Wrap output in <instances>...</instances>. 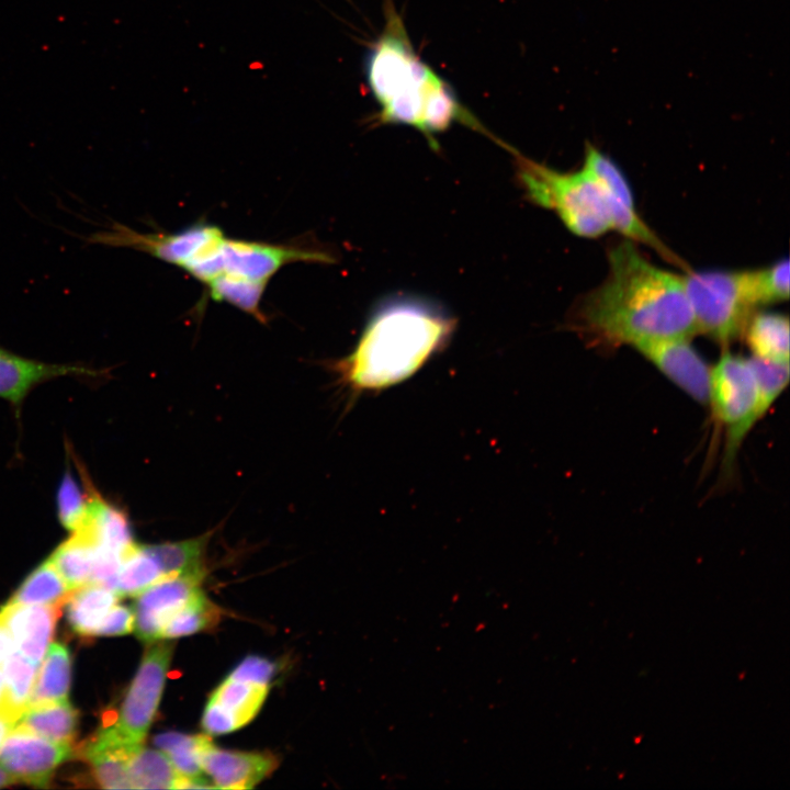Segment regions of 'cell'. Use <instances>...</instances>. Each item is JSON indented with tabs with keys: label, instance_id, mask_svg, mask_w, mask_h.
<instances>
[{
	"label": "cell",
	"instance_id": "d4e9b609",
	"mask_svg": "<svg viewBox=\"0 0 790 790\" xmlns=\"http://www.w3.org/2000/svg\"><path fill=\"white\" fill-rule=\"evenodd\" d=\"M49 560L71 590L90 584L94 545L84 533H71V537L55 550Z\"/></svg>",
	"mask_w": 790,
	"mask_h": 790
},
{
	"label": "cell",
	"instance_id": "83f0119b",
	"mask_svg": "<svg viewBox=\"0 0 790 790\" xmlns=\"http://www.w3.org/2000/svg\"><path fill=\"white\" fill-rule=\"evenodd\" d=\"M212 532L183 541L146 545L163 577L205 569L203 556Z\"/></svg>",
	"mask_w": 790,
	"mask_h": 790
},
{
	"label": "cell",
	"instance_id": "6da1fadb",
	"mask_svg": "<svg viewBox=\"0 0 790 790\" xmlns=\"http://www.w3.org/2000/svg\"><path fill=\"white\" fill-rule=\"evenodd\" d=\"M608 262L606 280L579 307L588 330L607 342L633 347L698 332L682 276L651 263L629 241L612 247Z\"/></svg>",
	"mask_w": 790,
	"mask_h": 790
},
{
	"label": "cell",
	"instance_id": "2e32d148",
	"mask_svg": "<svg viewBox=\"0 0 790 790\" xmlns=\"http://www.w3.org/2000/svg\"><path fill=\"white\" fill-rule=\"evenodd\" d=\"M98 371L80 365L46 363L0 348V397L21 405L37 384L66 375H93Z\"/></svg>",
	"mask_w": 790,
	"mask_h": 790
},
{
	"label": "cell",
	"instance_id": "7c38bea8",
	"mask_svg": "<svg viewBox=\"0 0 790 790\" xmlns=\"http://www.w3.org/2000/svg\"><path fill=\"white\" fill-rule=\"evenodd\" d=\"M647 361L696 402H709L711 368L689 338H670L634 346Z\"/></svg>",
	"mask_w": 790,
	"mask_h": 790
},
{
	"label": "cell",
	"instance_id": "52a82bcc",
	"mask_svg": "<svg viewBox=\"0 0 790 790\" xmlns=\"http://www.w3.org/2000/svg\"><path fill=\"white\" fill-rule=\"evenodd\" d=\"M296 261L332 262V258L324 251L296 246L224 237L215 248L188 268L187 272L204 283L219 274L268 283L280 268Z\"/></svg>",
	"mask_w": 790,
	"mask_h": 790
},
{
	"label": "cell",
	"instance_id": "836d02e7",
	"mask_svg": "<svg viewBox=\"0 0 790 790\" xmlns=\"http://www.w3.org/2000/svg\"><path fill=\"white\" fill-rule=\"evenodd\" d=\"M749 361L757 384L759 415L763 417L789 383V363L772 362L755 357L749 358Z\"/></svg>",
	"mask_w": 790,
	"mask_h": 790
},
{
	"label": "cell",
	"instance_id": "cb8c5ba5",
	"mask_svg": "<svg viewBox=\"0 0 790 790\" xmlns=\"http://www.w3.org/2000/svg\"><path fill=\"white\" fill-rule=\"evenodd\" d=\"M71 591L53 562L48 558L27 576L8 603L60 607L65 605Z\"/></svg>",
	"mask_w": 790,
	"mask_h": 790
},
{
	"label": "cell",
	"instance_id": "5bb4252c",
	"mask_svg": "<svg viewBox=\"0 0 790 790\" xmlns=\"http://www.w3.org/2000/svg\"><path fill=\"white\" fill-rule=\"evenodd\" d=\"M200 765L215 788L240 790L251 789L269 776L278 759L270 754L221 749L211 741L201 753Z\"/></svg>",
	"mask_w": 790,
	"mask_h": 790
},
{
	"label": "cell",
	"instance_id": "4316f807",
	"mask_svg": "<svg viewBox=\"0 0 790 790\" xmlns=\"http://www.w3.org/2000/svg\"><path fill=\"white\" fill-rule=\"evenodd\" d=\"M36 665L14 647L4 661L1 707L18 721L27 708L36 676Z\"/></svg>",
	"mask_w": 790,
	"mask_h": 790
},
{
	"label": "cell",
	"instance_id": "277c9868",
	"mask_svg": "<svg viewBox=\"0 0 790 790\" xmlns=\"http://www.w3.org/2000/svg\"><path fill=\"white\" fill-rule=\"evenodd\" d=\"M517 177L529 201L554 211L564 225L580 237H597L611 229L603 192L583 167L561 172L512 153Z\"/></svg>",
	"mask_w": 790,
	"mask_h": 790
},
{
	"label": "cell",
	"instance_id": "5b68a950",
	"mask_svg": "<svg viewBox=\"0 0 790 790\" xmlns=\"http://www.w3.org/2000/svg\"><path fill=\"white\" fill-rule=\"evenodd\" d=\"M698 332L727 345L744 334L759 305L754 271H708L682 275Z\"/></svg>",
	"mask_w": 790,
	"mask_h": 790
},
{
	"label": "cell",
	"instance_id": "1f68e13d",
	"mask_svg": "<svg viewBox=\"0 0 790 790\" xmlns=\"http://www.w3.org/2000/svg\"><path fill=\"white\" fill-rule=\"evenodd\" d=\"M154 742L169 757L179 775L183 777L202 776L200 756L203 748L211 742L210 736L167 732L157 735Z\"/></svg>",
	"mask_w": 790,
	"mask_h": 790
},
{
	"label": "cell",
	"instance_id": "ba28073f",
	"mask_svg": "<svg viewBox=\"0 0 790 790\" xmlns=\"http://www.w3.org/2000/svg\"><path fill=\"white\" fill-rule=\"evenodd\" d=\"M172 645L157 643L145 653L124 698L120 714L110 725L128 745L140 747L156 715L163 690Z\"/></svg>",
	"mask_w": 790,
	"mask_h": 790
},
{
	"label": "cell",
	"instance_id": "9c48e42d",
	"mask_svg": "<svg viewBox=\"0 0 790 790\" xmlns=\"http://www.w3.org/2000/svg\"><path fill=\"white\" fill-rule=\"evenodd\" d=\"M223 237L218 227L203 223L173 234H143L114 223L108 229L91 234L87 240L109 247L133 248L184 269Z\"/></svg>",
	"mask_w": 790,
	"mask_h": 790
},
{
	"label": "cell",
	"instance_id": "603a6c76",
	"mask_svg": "<svg viewBox=\"0 0 790 790\" xmlns=\"http://www.w3.org/2000/svg\"><path fill=\"white\" fill-rule=\"evenodd\" d=\"M69 685V652L60 643L49 644L35 676L27 707L67 700Z\"/></svg>",
	"mask_w": 790,
	"mask_h": 790
},
{
	"label": "cell",
	"instance_id": "74e56055",
	"mask_svg": "<svg viewBox=\"0 0 790 790\" xmlns=\"http://www.w3.org/2000/svg\"><path fill=\"white\" fill-rule=\"evenodd\" d=\"M18 719L0 704V747L8 733L15 726Z\"/></svg>",
	"mask_w": 790,
	"mask_h": 790
},
{
	"label": "cell",
	"instance_id": "3957f363",
	"mask_svg": "<svg viewBox=\"0 0 790 790\" xmlns=\"http://www.w3.org/2000/svg\"><path fill=\"white\" fill-rule=\"evenodd\" d=\"M454 329V317L432 301L406 295L387 298L374 308L352 352L336 370L356 392L388 388L443 350Z\"/></svg>",
	"mask_w": 790,
	"mask_h": 790
},
{
	"label": "cell",
	"instance_id": "7a4b0ae2",
	"mask_svg": "<svg viewBox=\"0 0 790 790\" xmlns=\"http://www.w3.org/2000/svg\"><path fill=\"white\" fill-rule=\"evenodd\" d=\"M384 12V27L364 59L366 83L379 105L376 122L414 127L433 149L439 148L437 134L461 123L507 149L460 102L449 82L416 54L392 0H385Z\"/></svg>",
	"mask_w": 790,
	"mask_h": 790
},
{
	"label": "cell",
	"instance_id": "ab89813d",
	"mask_svg": "<svg viewBox=\"0 0 790 790\" xmlns=\"http://www.w3.org/2000/svg\"><path fill=\"white\" fill-rule=\"evenodd\" d=\"M13 781L15 780L0 767V788L9 786Z\"/></svg>",
	"mask_w": 790,
	"mask_h": 790
},
{
	"label": "cell",
	"instance_id": "30bf717a",
	"mask_svg": "<svg viewBox=\"0 0 790 790\" xmlns=\"http://www.w3.org/2000/svg\"><path fill=\"white\" fill-rule=\"evenodd\" d=\"M583 167L595 178L603 192L611 229L634 241L648 245L667 259L675 260V255L637 215L632 191L618 166L598 148L586 143Z\"/></svg>",
	"mask_w": 790,
	"mask_h": 790
},
{
	"label": "cell",
	"instance_id": "4fadbf2b",
	"mask_svg": "<svg viewBox=\"0 0 790 790\" xmlns=\"http://www.w3.org/2000/svg\"><path fill=\"white\" fill-rule=\"evenodd\" d=\"M205 569L163 577L137 595L135 631L145 642L159 640L165 622L200 590Z\"/></svg>",
	"mask_w": 790,
	"mask_h": 790
},
{
	"label": "cell",
	"instance_id": "ffe728a7",
	"mask_svg": "<svg viewBox=\"0 0 790 790\" xmlns=\"http://www.w3.org/2000/svg\"><path fill=\"white\" fill-rule=\"evenodd\" d=\"M119 598L115 590L97 584L74 589L65 602L71 629L81 636L94 635L95 629Z\"/></svg>",
	"mask_w": 790,
	"mask_h": 790
},
{
	"label": "cell",
	"instance_id": "60d3db41",
	"mask_svg": "<svg viewBox=\"0 0 790 790\" xmlns=\"http://www.w3.org/2000/svg\"><path fill=\"white\" fill-rule=\"evenodd\" d=\"M2 690H3V665L0 666V704H1V699H2Z\"/></svg>",
	"mask_w": 790,
	"mask_h": 790
},
{
	"label": "cell",
	"instance_id": "8992f818",
	"mask_svg": "<svg viewBox=\"0 0 790 790\" xmlns=\"http://www.w3.org/2000/svg\"><path fill=\"white\" fill-rule=\"evenodd\" d=\"M725 431L722 467L731 470L738 449L760 419L758 391L749 359L725 351L711 368L709 402Z\"/></svg>",
	"mask_w": 790,
	"mask_h": 790
},
{
	"label": "cell",
	"instance_id": "f1b7e54d",
	"mask_svg": "<svg viewBox=\"0 0 790 790\" xmlns=\"http://www.w3.org/2000/svg\"><path fill=\"white\" fill-rule=\"evenodd\" d=\"M161 578V569L147 546L135 543L123 557L115 591L120 597L137 596Z\"/></svg>",
	"mask_w": 790,
	"mask_h": 790
},
{
	"label": "cell",
	"instance_id": "ac0fdd59",
	"mask_svg": "<svg viewBox=\"0 0 790 790\" xmlns=\"http://www.w3.org/2000/svg\"><path fill=\"white\" fill-rule=\"evenodd\" d=\"M78 532L84 533L95 548L123 557L135 544L131 523L124 511L105 501L94 490L87 523Z\"/></svg>",
	"mask_w": 790,
	"mask_h": 790
},
{
	"label": "cell",
	"instance_id": "f35d334b",
	"mask_svg": "<svg viewBox=\"0 0 790 790\" xmlns=\"http://www.w3.org/2000/svg\"><path fill=\"white\" fill-rule=\"evenodd\" d=\"M12 647L13 642L11 636L7 629L0 623V666L3 665Z\"/></svg>",
	"mask_w": 790,
	"mask_h": 790
},
{
	"label": "cell",
	"instance_id": "4dcf8cb0",
	"mask_svg": "<svg viewBox=\"0 0 790 790\" xmlns=\"http://www.w3.org/2000/svg\"><path fill=\"white\" fill-rule=\"evenodd\" d=\"M219 619V609L202 591L193 596L162 625L159 640L190 635L211 628Z\"/></svg>",
	"mask_w": 790,
	"mask_h": 790
},
{
	"label": "cell",
	"instance_id": "f546056e",
	"mask_svg": "<svg viewBox=\"0 0 790 790\" xmlns=\"http://www.w3.org/2000/svg\"><path fill=\"white\" fill-rule=\"evenodd\" d=\"M214 301L227 302L263 321L260 302L267 283L232 274H219L205 283Z\"/></svg>",
	"mask_w": 790,
	"mask_h": 790
},
{
	"label": "cell",
	"instance_id": "9a60e30c",
	"mask_svg": "<svg viewBox=\"0 0 790 790\" xmlns=\"http://www.w3.org/2000/svg\"><path fill=\"white\" fill-rule=\"evenodd\" d=\"M59 606L5 603L0 609V623L9 632L13 647L22 655L38 664L44 657L57 619Z\"/></svg>",
	"mask_w": 790,
	"mask_h": 790
},
{
	"label": "cell",
	"instance_id": "44dd1931",
	"mask_svg": "<svg viewBox=\"0 0 790 790\" xmlns=\"http://www.w3.org/2000/svg\"><path fill=\"white\" fill-rule=\"evenodd\" d=\"M753 357L789 363V319L777 313H759L751 317L744 330Z\"/></svg>",
	"mask_w": 790,
	"mask_h": 790
},
{
	"label": "cell",
	"instance_id": "e0dca14e",
	"mask_svg": "<svg viewBox=\"0 0 790 790\" xmlns=\"http://www.w3.org/2000/svg\"><path fill=\"white\" fill-rule=\"evenodd\" d=\"M138 748L123 742L108 724L81 747V756L90 764L102 788L132 789L128 760Z\"/></svg>",
	"mask_w": 790,
	"mask_h": 790
},
{
	"label": "cell",
	"instance_id": "d6986e66",
	"mask_svg": "<svg viewBox=\"0 0 790 790\" xmlns=\"http://www.w3.org/2000/svg\"><path fill=\"white\" fill-rule=\"evenodd\" d=\"M268 691V685L227 677L212 693L208 702L224 713L235 731L255 718Z\"/></svg>",
	"mask_w": 790,
	"mask_h": 790
},
{
	"label": "cell",
	"instance_id": "8fae6325",
	"mask_svg": "<svg viewBox=\"0 0 790 790\" xmlns=\"http://www.w3.org/2000/svg\"><path fill=\"white\" fill-rule=\"evenodd\" d=\"M71 755V746L14 726L0 747V767L15 781L44 788L54 770Z\"/></svg>",
	"mask_w": 790,
	"mask_h": 790
},
{
	"label": "cell",
	"instance_id": "e575fe53",
	"mask_svg": "<svg viewBox=\"0 0 790 790\" xmlns=\"http://www.w3.org/2000/svg\"><path fill=\"white\" fill-rule=\"evenodd\" d=\"M789 261L783 259L777 263L754 271L758 304L774 303L789 297Z\"/></svg>",
	"mask_w": 790,
	"mask_h": 790
},
{
	"label": "cell",
	"instance_id": "484cf974",
	"mask_svg": "<svg viewBox=\"0 0 790 790\" xmlns=\"http://www.w3.org/2000/svg\"><path fill=\"white\" fill-rule=\"evenodd\" d=\"M133 789H177L180 775L160 749L140 746L128 760Z\"/></svg>",
	"mask_w": 790,
	"mask_h": 790
},
{
	"label": "cell",
	"instance_id": "d6a6232c",
	"mask_svg": "<svg viewBox=\"0 0 790 790\" xmlns=\"http://www.w3.org/2000/svg\"><path fill=\"white\" fill-rule=\"evenodd\" d=\"M93 490L83 493L77 481L66 473L57 493L58 518L71 533L82 530L87 523Z\"/></svg>",
	"mask_w": 790,
	"mask_h": 790
},
{
	"label": "cell",
	"instance_id": "7402d4cb",
	"mask_svg": "<svg viewBox=\"0 0 790 790\" xmlns=\"http://www.w3.org/2000/svg\"><path fill=\"white\" fill-rule=\"evenodd\" d=\"M18 723L49 741L70 745L77 732L78 712L68 700L30 706Z\"/></svg>",
	"mask_w": 790,
	"mask_h": 790
},
{
	"label": "cell",
	"instance_id": "d590c367",
	"mask_svg": "<svg viewBox=\"0 0 790 790\" xmlns=\"http://www.w3.org/2000/svg\"><path fill=\"white\" fill-rule=\"evenodd\" d=\"M134 625V611L126 606L114 605L95 629L94 635H123L132 632Z\"/></svg>",
	"mask_w": 790,
	"mask_h": 790
},
{
	"label": "cell",
	"instance_id": "8d00e7d4",
	"mask_svg": "<svg viewBox=\"0 0 790 790\" xmlns=\"http://www.w3.org/2000/svg\"><path fill=\"white\" fill-rule=\"evenodd\" d=\"M274 670L275 666L268 659L261 657H248L242 661L228 677L237 680L269 686Z\"/></svg>",
	"mask_w": 790,
	"mask_h": 790
}]
</instances>
